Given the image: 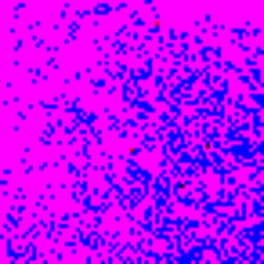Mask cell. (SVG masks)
<instances>
[{"label":"cell","mask_w":264,"mask_h":264,"mask_svg":"<svg viewBox=\"0 0 264 264\" xmlns=\"http://www.w3.org/2000/svg\"><path fill=\"white\" fill-rule=\"evenodd\" d=\"M138 163H141L145 170H160V160H156V156H141Z\"/></svg>","instance_id":"obj_1"}]
</instances>
